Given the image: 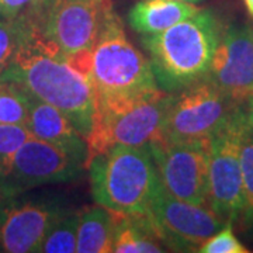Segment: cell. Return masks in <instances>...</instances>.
<instances>
[{
  "label": "cell",
  "mask_w": 253,
  "mask_h": 253,
  "mask_svg": "<svg viewBox=\"0 0 253 253\" xmlns=\"http://www.w3.org/2000/svg\"><path fill=\"white\" fill-rule=\"evenodd\" d=\"M30 136L33 135L26 126L0 124V163L24 144Z\"/></svg>",
  "instance_id": "obj_23"
},
{
  "label": "cell",
  "mask_w": 253,
  "mask_h": 253,
  "mask_svg": "<svg viewBox=\"0 0 253 253\" xmlns=\"http://www.w3.org/2000/svg\"><path fill=\"white\" fill-rule=\"evenodd\" d=\"M236 106L214 82L203 78L173 93L156 138L169 142L210 139Z\"/></svg>",
  "instance_id": "obj_8"
},
{
  "label": "cell",
  "mask_w": 253,
  "mask_h": 253,
  "mask_svg": "<svg viewBox=\"0 0 253 253\" xmlns=\"http://www.w3.org/2000/svg\"><path fill=\"white\" fill-rule=\"evenodd\" d=\"M79 212H65L46 234L40 253H73L78 246Z\"/></svg>",
  "instance_id": "obj_18"
},
{
  "label": "cell",
  "mask_w": 253,
  "mask_h": 253,
  "mask_svg": "<svg viewBox=\"0 0 253 253\" xmlns=\"http://www.w3.org/2000/svg\"><path fill=\"white\" fill-rule=\"evenodd\" d=\"M234 222H226L200 245V253H248L249 251L234 232Z\"/></svg>",
  "instance_id": "obj_22"
},
{
  "label": "cell",
  "mask_w": 253,
  "mask_h": 253,
  "mask_svg": "<svg viewBox=\"0 0 253 253\" xmlns=\"http://www.w3.org/2000/svg\"><path fill=\"white\" fill-rule=\"evenodd\" d=\"M91 86L94 101L123 99L159 87L149 58L129 42L116 11L107 18L93 46Z\"/></svg>",
  "instance_id": "obj_5"
},
{
  "label": "cell",
  "mask_w": 253,
  "mask_h": 253,
  "mask_svg": "<svg viewBox=\"0 0 253 253\" xmlns=\"http://www.w3.org/2000/svg\"><path fill=\"white\" fill-rule=\"evenodd\" d=\"M26 24L21 17L0 16V75L9 66L24 40Z\"/></svg>",
  "instance_id": "obj_21"
},
{
  "label": "cell",
  "mask_w": 253,
  "mask_h": 253,
  "mask_svg": "<svg viewBox=\"0 0 253 253\" xmlns=\"http://www.w3.org/2000/svg\"><path fill=\"white\" fill-rule=\"evenodd\" d=\"M206 78L236 104L253 96V30L228 27L222 31Z\"/></svg>",
  "instance_id": "obj_13"
},
{
  "label": "cell",
  "mask_w": 253,
  "mask_h": 253,
  "mask_svg": "<svg viewBox=\"0 0 253 253\" xmlns=\"http://www.w3.org/2000/svg\"><path fill=\"white\" fill-rule=\"evenodd\" d=\"M221 36L218 18L203 9L162 33L142 36L158 86L176 93L206 78Z\"/></svg>",
  "instance_id": "obj_2"
},
{
  "label": "cell",
  "mask_w": 253,
  "mask_h": 253,
  "mask_svg": "<svg viewBox=\"0 0 253 253\" xmlns=\"http://www.w3.org/2000/svg\"><path fill=\"white\" fill-rule=\"evenodd\" d=\"M252 30H253V28H252Z\"/></svg>",
  "instance_id": "obj_28"
},
{
  "label": "cell",
  "mask_w": 253,
  "mask_h": 253,
  "mask_svg": "<svg viewBox=\"0 0 253 253\" xmlns=\"http://www.w3.org/2000/svg\"><path fill=\"white\" fill-rule=\"evenodd\" d=\"M168 251L194 252L226 224L208 204H193L172 196L162 181L146 211Z\"/></svg>",
  "instance_id": "obj_10"
},
{
  "label": "cell",
  "mask_w": 253,
  "mask_h": 253,
  "mask_svg": "<svg viewBox=\"0 0 253 253\" xmlns=\"http://www.w3.org/2000/svg\"><path fill=\"white\" fill-rule=\"evenodd\" d=\"M245 6L248 9V13L251 14V17L253 18V0H244Z\"/></svg>",
  "instance_id": "obj_26"
},
{
  "label": "cell",
  "mask_w": 253,
  "mask_h": 253,
  "mask_svg": "<svg viewBox=\"0 0 253 253\" xmlns=\"http://www.w3.org/2000/svg\"><path fill=\"white\" fill-rule=\"evenodd\" d=\"M96 204L118 214H146L161 184L148 145L114 146L87 163Z\"/></svg>",
  "instance_id": "obj_3"
},
{
  "label": "cell",
  "mask_w": 253,
  "mask_h": 253,
  "mask_svg": "<svg viewBox=\"0 0 253 253\" xmlns=\"http://www.w3.org/2000/svg\"><path fill=\"white\" fill-rule=\"evenodd\" d=\"M45 0H0V16L7 18L24 17L38 9Z\"/></svg>",
  "instance_id": "obj_24"
},
{
  "label": "cell",
  "mask_w": 253,
  "mask_h": 253,
  "mask_svg": "<svg viewBox=\"0 0 253 253\" xmlns=\"http://www.w3.org/2000/svg\"><path fill=\"white\" fill-rule=\"evenodd\" d=\"M242 210L239 218L242 224L253 235V132L248 126H245L244 138H242Z\"/></svg>",
  "instance_id": "obj_20"
},
{
  "label": "cell",
  "mask_w": 253,
  "mask_h": 253,
  "mask_svg": "<svg viewBox=\"0 0 253 253\" xmlns=\"http://www.w3.org/2000/svg\"><path fill=\"white\" fill-rule=\"evenodd\" d=\"M31 94L13 83L0 82V124L26 126Z\"/></svg>",
  "instance_id": "obj_19"
},
{
  "label": "cell",
  "mask_w": 253,
  "mask_h": 253,
  "mask_svg": "<svg viewBox=\"0 0 253 253\" xmlns=\"http://www.w3.org/2000/svg\"><path fill=\"white\" fill-rule=\"evenodd\" d=\"M149 149L163 187L193 204H207L210 139L169 142L152 139Z\"/></svg>",
  "instance_id": "obj_11"
},
{
  "label": "cell",
  "mask_w": 253,
  "mask_h": 253,
  "mask_svg": "<svg viewBox=\"0 0 253 253\" xmlns=\"http://www.w3.org/2000/svg\"><path fill=\"white\" fill-rule=\"evenodd\" d=\"M24 24V40L9 66L0 75V82L17 84L31 96L61 110L86 138L90 132L94 114L91 83L72 69L63 55L44 51L26 20Z\"/></svg>",
  "instance_id": "obj_1"
},
{
  "label": "cell",
  "mask_w": 253,
  "mask_h": 253,
  "mask_svg": "<svg viewBox=\"0 0 253 253\" xmlns=\"http://www.w3.org/2000/svg\"><path fill=\"white\" fill-rule=\"evenodd\" d=\"M26 126L33 136L61 148L86 166V138L61 110L31 96V106Z\"/></svg>",
  "instance_id": "obj_14"
},
{
  "label": "cell",
  "mask_w": 253,
  "mask_h": 253,
  "mask_svg": "<svg viewBox=\"0 0 253 253\" xmlns=\"http://www.w3.org/2000/svg\"><path fill=\"white\" fill-rule=\"evenodd\" d=\"M173 93L161 87L123 99L96 100L87 144V163L114 146L148 145L159 135Z\"/></svg>",
  "instance_id": "obj_4"
},
{
  "label": "cell",
  "mask_w": 253,
  "mask_h": 253,
  "mask_svg": "<svg viewBox=\"0 0 253 253\" xmlns=\"http://www.w3.org/2000/svg\"><path fill=\"white\" fill-rule=\"evenodd\" d=\"M180 1H187V3H197V1H201V0H180Z\"/></svg>",
  "instance_id": "obj_27"
},
{
  "label": "cell",
  "mask_w": 253,
  "mask_h": 253,
  "mask_svg": "<svg viewBox=\"0 0 253 253\" xmlns=\"http://www.w3.org/2000/svg\"><path fill=\"white\" fill-rule=\"evenodd\" d=\"M68 212L54 201L0 200V248L7 253H38L46 234Z\"/></svg>",
  "instance_id": "obj_12"
},
{
  "label": "cell",
  "mask_w": 253,
  "mask_h": 253,
  "mask_svg": "<svg viewBox=\"0 0 253 253\" xmlns=\"http://www.w3.org/2000/svg\"><path fill=\"white\" fill-rule=\"evenodd\" d=\"M245 113H246V120H248V126L252 129L253 132V96L245 101Z\"/></svg>",
  "instance_id": "obj_25"
},
{
  "label": "cell",
  "mask_w": 253,
  "mask_h": 253,
  "mask_svg": "<svg viewBox=\"0 0 253 253\" xmlns=\"http://www.w3.org/2000/svg\"><path fill=\"white\" fill-rule=\"evenodd\" d=\"M86 166L61 148L30 136L0 163V200L45 184L75 180Z\"/></svg>",
  "instance_id": "obj_9"
},
{
  "label": "cell",
  "mask_w": 253,
  "mask_h": 253,
  "mask_svg": "<svg viewBox=\"0 0 253 253\" xmlns=\"http://www.w3.org/2000/svg\"><path fill=\"white\" fill-rule=\"evenodd\" d=\"M113 11V0H45L24 18L65 55L93 49Z\"/></svg>",
  "instance_id": "obj_6"
},
{
  "label": "cell",
  "mask_w": 253,
  "mask_h": 253,
  "mask_svg": "<svg viewBox=\"0 0 253 253\" xmlns=\"http://www.w3.org/2000/svg\"><path fill=\"white\" fill-rule=\"evenodd\" d=\"M111 252L161 253L169 251L148 214H118Z\"/></svg>",
  "instance_id": "obj_16"
},
{
  "label": "cell",
  "mask_w": 253,
  "mask_h": 253,
  "mask_svg": "<svg viewBox=\"0 0 253 253\" xmlns=\"http://www.w3.org/2000/svg\"><path fill=\"white\" fill-rule=\"evenodd\" d=\"M78 224L79 253H110L117 225L118 212L94 204L82 208Z\"/></svg>",
  "instance_id": "obj_17"
},
{
  "label": "cell",
  "mask_w": 253,
  "mask_h": 253,
  "mask_svg": "<svg viewBox=\"0 0 253 253\" xmlns=\"http://www.w3.org/2000/svg\"><path fill=\"white\" fill-rule=\"evenodd\" d=\"M246 126L245 103L236 106L210 138L207 204L226 222L242 210V138Z\"/></svg>",
  "instance_id": "obj_7"
},
{
  "label": "cell",
  "mask_w": 253,
  "mask_h": 253,
  "mask_svg": "<svg viewBox=\"0 0 253 253\" xmlns=\"http://www.w3.org/2000/svg\"><path fill=\"white\" fill-rule=\"evenodd\" d=\"M199 7L180 0H139L128 11V23L141 36L162 33L194 16Z\"/></svg>",
  "instance_id": "obj_15"
}]
</instances>
